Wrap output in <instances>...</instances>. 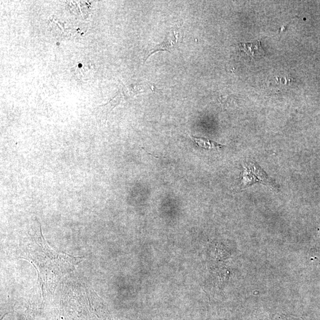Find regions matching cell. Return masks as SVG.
I'll list each match as a JSON object with an SVG mask.
<instances>
[{
    "label": "cell",
    "mask_w": 320,
    "mask_h": 320,
    "mask_svg": "<svg viewBox=\"0 0 320 320\" xmlns=\"http://www.w3.org/2000/svg\"><path fill=\"white\" fill-rule=\"evenodd\" d=\"M34 233L24 242L21 258L33 264L38 273L43 294L53 292L61 280L81 263L83 257H75L57 252L46 243L39 222L32 228Z\"/></svg>",
    "instance_id": "obj_1"
},
{
    "label": "cell",
    "mask_w": 320,
    "mask_h": 320,
    "mask_svg": "<svg viewBox=\"0 0 320 320\" xmlns=\"http://www.w3.org/2000/svg\"><path fill=\"white\" fill-rule=\"evenodd\" d=\"M257 183L266 185L274 190L278 189L275 181L269 177L257 163L252 161L246 162L243 165L242 174V188H246Z\"/></svg>",
    "instance_id": "obj_2"
},
{
    "label": "cell",
    "mask_w": 320,
    "mask_h": 320,
    "mask_svg": "<svg viewBox=\"0 0 320 320\" xmlns=\"http://www.w3.org/2000/svg\"><path fill=\"white\" fill-rule=\"evenodd\" d=\"M179 34H176L174 31L169 32L166 35L165 40L161 43L155 46L153 48L150 50V52L148 54L145 61L151 55L158 51L163 50V51L169 52H172V50L175 48L178 45V43H179Z\"/></svg>",
    "instance_id": "obj_3"
},
{
    "label": "cell",
    "mask_w": 320,
    "mask_h": 320,
    "mask_svg": "<svg viewBox=\"0 0 320 320\" xmlns=\"http://www.w3.org/2000/svg\"><path fill=\"white\" fill-rule=\"evenodd\" d=\"M74 73L75 77L80 81L89 82L92 81L95 75L94 65L88 61H84L76 65Z\"/></svg>",
    "instance_id": "obj_4"
},
{
    "label": "cell",
    "mask_w": 320,
    "mask_h": 320,
    "mask_svg": "<svg viewBox=\"0 0 320 320\" xmlns=\"http://www.w3.org/2000/svg\"><path fill=\"white\" fill-rule=\"evenodd\" d=\"M239 48L252 58H260L265 55L264 50L259 41L254 43H240Z\"/></svg>",
    "instance_id": "obj_5"
},
{
    "label": "cell",
    "mask_w": 320,
    "mask_h": 320,
    "mask_svg": "<svg viewBox=\"0 0 320 320\" xmlns=\"http://www.w3.org/2000/svg\"><path fill=\"white\" fill-rule=\"evenodd\" d=\"M192 140L199 148L207 150H218L225 147V145H222L216 142L207 139L205 138L193 137Z\"/></svg>",
    "instance_id": "obj_6"
}]
</instances>
